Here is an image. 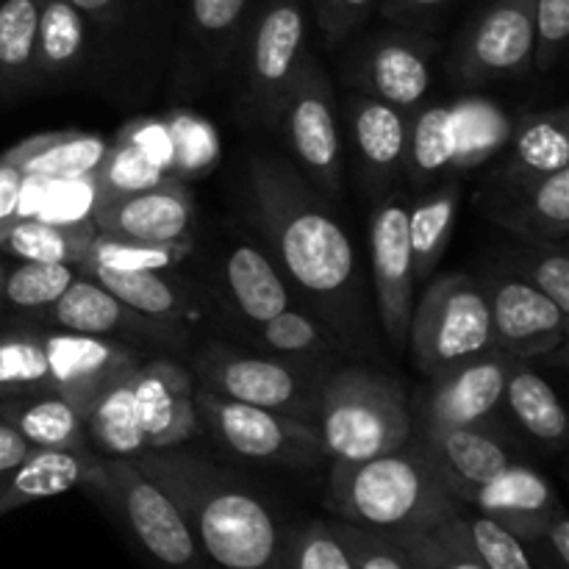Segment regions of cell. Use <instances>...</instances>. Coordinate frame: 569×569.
Here are the masks:
<instances>
[{"label": "cell", "instance_id": "1", "mask_svg": "<svg viewBox=\"0 0 569 569\" xmlns=\"http://www.w3.org/2000/svg\"><path fill=\"white\" fill-rule=\"evenodd\" d=\"M256 214L289 281L306 295L339 348L367 342V306L356 250L322 192L292 164L256 159L250 172Z\"/></svg>", "mask_w": 569, "mask_h": 569}, {"label": "cell", "instance_id": "2", "mask_svg": "<svg viewBox=\"0 0 569 569\" xmlns=\"http://www.w3.org/2000/svg\"><path fill=\"white\" fill-rule=\"evenodd\" d=\"M133 461L176 503L211 569H289L292 533L244 478L178 448Z\"/></svg>", "mask_w": 569, "mask_h": 569}, {"label": "cell", "instance_id": "3", "mask_svg": "<svg viewBox=\"0 0 569 569\" xmlns=\"http://www.w3.org/2000/svg\"><path fill=\"white\" fill-rule=\"evenodd\" d=\"M328 509L345 522L387 533H426L461 515L428 450L411 433L403 448L367 461H331Z\"/></svg>", "mask_w": 569, "mask_h": 569}, {"label": "cell", "instance_id": "4", "mask_svg": "<svg viewBox=\"0 0 569 569\" xmlns=\"http://www.w3.org/2000/svg\"><path fill=\"white\" fill-rule=\"evenodd\" d=\"M317 433L331 461H367L403 448L415 433L406 389L372 367L331 370L317 403Z\"/></svg>", "mask_w": 569, "mask_h": 569}, {"label": "cell", "instance_id": "5", "mask_svg": "<svg viewBox=\"0 0 569 569\" xmlns=\"http://www.w3.org/2000/svg\"><path fill=\"white\" fill-rule=\"evenodd\" d=\"M409 348L426 378L498 350L483 283L467 272H448L428 283L411 311Z\"/></svg>", "mask_w": 569, "mask_h": 569}, {"label": "cell", "instance_id": "6", "mask_svg": "<svg viewBox=\"0 0 569 569\" xmlns=\"http://www.w3.org/2000/svg\"><path fill=\"white\" fill-rule=\"evenodd\" d=\"M331 372L272 353H250L231 345H209L194 356L198 387L259 409L281 411L315 426L320 389Z\"/></svg>", "mask_w": 569, "mask_h": 569}, {"label": "cell", "instance_id": "7", "mask_svg": "<svg viewBox=\"0 0 569 569\" xmlns=\"http://www.w3.org/2000/svg\"><path fill=\"white\" fill-rule=\"evenodd\" d=\"M89 492L120 517L159 569H211L181 511L133 459L103 456V472Z\"/></svg>", "mask_w": 569, "mask_h": 569}, {"label": "cell", "instance_id": "8", "mask_svg": "<svg viewBox=\"0 0 569 569\" xmlns=\"http://www.w3.org/2000/svg\"><path fill=\"white\" fill-rule=\"evenodd\" d=\"M194 409L200 426L239 459L300 472L317 470L326 461L320 433L311 422L220 398L198 383H194Z\"/></svg>", "mask_w": 569, "mask_h": 569}, {"label": "cell", "instance_id": "9", "mask_svg": "<svg viewBox=\"0 0 569 569\" xmlns=\"http://www.w3.org/2000/svg\"><path fill=\"white\" fill-rule=\"evenodd\" d=\"M278 126L287 133L300 172L322 194L337 198L342 192V139H339L337 94H333L328 72L311 56H303V64L283 100Z\"/></svg>", "mask_w": 569, "mask_h": 569}, {"label": "cell", "instance_id": "10", "mask_svg": "<svg viewBox=\"0 0 569 569\" xmlns=\"http://www.w3.org/2000/svg\"><path fill=\"white\" fill-rule=\"evenodd\" d=\"M431 37L415 31H383L356 44L345 59L342 76L353 92L398 106L403 111L420 109L431 89Z\"/></svg>", "mask_w": 569, "mask_h": 569}, {"label": "cell", "instance_id": "11", "mask_svg": "<svg viewBox=\"0 0 569 569\" xmlns=\"http://www.w3.org/2000/svg\"><path fill=\"white\" fill-rule=\"evenodd\" d=\"M409 200L400 192L387 194L372 211L370 259L378 317L392 350L409 348V326L415 311V267L409 248Z\"/></svg>", "mask_w": 569, "mask_h": 569}, {"label": "cell", "instance_id": "12", "mask_svg": "<svg viewBox=\"0 0 569 569\" xmlns=\"http://www.w3.org/2000/svg\"><path fill=\"white\" fill-rule=\"evenodd\" d=\"M492 317L495 348L517 361L559 350L567 339V315L517 272L498 270L481 278Z\"/></svg>", "mask_w": 569, "mask_h": 569}, {"label": "cell", "instance_id": "13", "mask_svg": "<svg viewBox=\"0 0 569 569\" xmlns=\"http://www.w3.org/2000/svg\"><path fill=\"white\" fill-rule=\"evenodd\" d=\"M303 50L306 14L298 0H270L248 50V100L267 126H278L289 87L303 64Z\"/></svg>", "mask_w": 569, "mask_h": 569}, {"label": "cell", "instance_id": "14", "mask_svg": "<svg viewBox=\"0 0 569 569\" xmlns=\"http://www.w3.org/2000/svg\"><path fill=\"white\" fill-rule=\"evenodd\" d=\"M509 365L511 356L492 350L442 376L428 378L426 387L411 400L415 422L500 428L498 411L503 406Z\"/></svg>", "mask_w": 569, "mask_h": 569}, {"label": "cell", "instance_id": "15", "mask_svg": "<svg viewBox=\"0 0 569 569\" xmlns=\"http://www.w3.org/2000/svg\"><path fill=\"white\" fill-rule=\"evenodd\" d=\"M533 64V0H495L467 31L453 76L465 87L511 78Z\"/></svg>", "mask_w": 569, "mask_h": 569}, {"label": "cell", "instance_id": "16", "mask_svg": "<svg viewBox=\"0 0 569 569\" xmlns=\"http://www.w3.org/2000/svg\"><path fill=\"white\" fill-rule=\"evenodd\" d=\"M44 356L50 389L70 400L83 417L111 383L131 376L139 367V356L131 345L61 328H44Z\"/></svg>", "mask_w": 569, "mask_h": 569}, {"label": "cell", "instance_id": "17", "mask_svg": "<svg viewBox=\"0 0 569 569\" xmlns=\"http://www.w3.org/2000/svg\"><path fill=\"white\" fill-rule=\"evenodd\" d=\"M415 437L428 450L459 503H465L472 489L520 461L511 439L503 437V428L415 422Z\"/></svg>", "mask_w": 569, "mask_h": 569}, {"label": "cell", "instance_id": "18", "mask_svg": "<svg viewBox=\"0 0 569 569\" xmlns=\"http://www.w3.org/2000/svg\"><path fill=\"white\" fill-rule=\"evenodd\" d=\"M94 231L144 242H189L194 226V200L178 178L142 192L103 198L94 206Z\"/></svg>", "mask_w": 569, "mask_h": 569}, {"label": "cell", "instance_id": "19", "mask_svg": "<svg viewBox=\"0 0 569 569\" xmlns=\"http://www.w3.org/2000/svg\"><path fill=\"white\" fill-rule=\"evenodd\" d=\"M483 211L522 242L567 244L569 167L528 183H489Z\"/></svg>", "mask_w": 569, "mask_h": 569}, {"label": "cell", "instance_id": "20", "mask_svg": "<svg viewBox=\"0 0 569 569\" xmlns=\"http://www.w3.org/2000/svg\"><path fill=\"white\" fill-rule=\"evenodd\" d=\"M465 503L472 506L478 515L500 522L520 542H537L548 531L553 517L565 511L553 483L526 461H515L487 483L472 489Z\"/></svg>", "mask_w": 569, "mask_h": 569}, {"label": "cell", "instance_id": "21", "mask_svg": "<svg viewBox=\"0 0 569 569\" xmlns=\"http://www.w3.org/2000/svg\"><path fill=\"white\" fill-rule=\"evenodd\" d=\"M133 400L148 450L181 448L198 433L194 378L172 361L156 359L133 372Z\"/></svg>", "mask_w": 569, "mask_h": 569}, {"label": "cell", "instance_id": "22", "mask_svg": "<svg viewBox=\"0 0 569 569\" xmlns=\"http://www.w3.org/2000/svg\"><path fill=\"white\" fill-rule=\"evenodd\" d=\"M48 326L61 328L72 333H89V337H139V339H159V342H172L183 333V328L167 326V322L150 320L139 315L131 306L122 303L120 298L100 287L94 278L78 272L76 281L64 289L59 300L44 311Z\"/></svg>", "mask_w": 569, "mask_h": 569}, {"label": "cell", "instance_id": "23", "mask_svg": "<svg viewBox=\"0 0 569 569\" xmlns=\"http://www.w3.org/2000/svg\"><path fill=\"white\" fill-rule=\"evenodd\" d=\"M345 117L350 122L365 181L372 189H389L403 176L409 111L350 89L345 98Z\"/></svg>", "mask_w": 569, "mask_h": 569}, {"label": "cell", "instance_id": "24", "mask_svg": "<svg viewBox=\"0 0 569 569\" xmlns=\"http://www.w3.org/2000/svg\"><path fill=\"white\" fill-rule=\"evenodd\" d=\"M100 472H103V456L94 453L92 448H31L14 470L6 472L3 489H0V517L37 500L64 495L76 487L92 489Z\"/></svg>", "mask_w": 569, "mask_h": 569}, {"label": "cell", "instance_id": "25", "mask_svg": "<svg viewBox=\"0 0 569 569\" xmlns=\"http://www.w3.org/2000/svg\"><path fill=\"white\" fill-rule=\"evenodd\" d=\"M569 167V114L567 109L531 114L515 128L511 153L489 183H528Z\"/></svg>", "mask_w": 569, "mask_h": 569}, {"label": "cell", "instance_id": "26", "mask_svg": "<svg viewBox=\"0 0 569 569\" xmlns=\"http://www.w3.org/2000/svg\"><path fill=\"white\" fill-rule=\"evenodd\" d=\"M0 417L20 433L28 448L81 450L89 448L83 415L53 389L14 395L0 400Z\"/></svg>", "mask_w": 569, "mask_h": 569}, {"label": "cell", "instance_id": "27", "mask_svg": "<svg viewBox=\"0 0 569 569\" xmlns=\"http://www.w3.org/2000/svg\"><path fill=\"white\" fill-rule=\"evenodd\" d=\"M81 272L150 320L183 328L200 315V303L192 289L170 272H120L103 267H83Z\"/></svg>", "mask_w": 569, "mask_h": 569}, {"label": "cell", "instance_id": "28", "mask_svg": "<svg viewBox=\"0 0 569 569\" xmlns=\"http://www.w3.org/2000/svg\"><path fill=\"white\" fill-rule=\"evenodd\" d=\"M109 144L111 142H106L103 137L87 131L37 133V137L6 150L3 159L14 164L26 178H42V181L83 178L94 176Z\"/></svg>", "mask_w": 569, "mask_h": 569}, {"label": "cell", "instance_id": "29", "mask_svg": "<svg viewBox=\"0 0 569 569\" xmlns=\"http://www.w3.org/2000/svg\"><path fill=\"white\" fill-rule=\"evenodd\" d=\"M226 289L233 309L253 328L292 306L289 283L276 270L270 256L253 244H237L228 253Z\"/></svg>", "mask_w": 569, "mask_h": 569}, {"label": "cell", "instance_id": "30", "mask_svg": "<svg viewBox=\"0 0 569 569\" xmlns=\"http://www.w3.org/2000/svg\"><path fill=\"white\" fill-rule=\"evenodd\" d=\"M461 131L456 109L448 106H420L409 114L403 176L415 187H431L445 170L459 167Z\"/></svg>", "mask_w": 569, "mask_h": 569}, {"label": "cell", "instance_id": "31", "mask_svg": "<svg viewBox=\"0 0 569 569\" xmlns=\"http://www.w3.org/2000/svg\"><path fill=\"white\" fill-rule=\"evenodd\" d=\"M94 222L83 226H56L39 217H14L0 226V256L14 261H44V264H81Z\"/></svg>", "mask_w": 569, "mask_h": 569}, {"label": "cell", "instance_id": "32", "mask_svg": "<svg viewBox=\"0 0 569 569\" xmlns=\"http://www.w3.org/2000/svg\"><path fill=\"white\" fill-rule=\"evenodd\" d=\"M461 183L448 178L409 206V248L415 283H426L448 250L459 214Z\"/></svg>", "mask_w": 569, "mask_h": 569}, {"label": "cell", "instance_id": "33", "mask_svg": "<svg viewBox=\"0 0 569 569\" xmlns=\"http://www.w3.org/2000/svg\"><path fill=\"white\" fill-rule=\"evenodd\" d=\"M503 406L511 411L517 426L537 439L545 448H565L567 439V415L561 409L556 389L545 381L539 372L528 367V361L511 359L509 376H506Z\"/></svg>", "mask_w": 569, "mask_h": 569}, {"label": "cell", "instance_id": "34", "mask_svg": "<svg viewBox=\"0 0 569 569\" xmlns=\"http://www.w3.org/2000/svg\"><path fill=\"white\" fill-rule=\"evenodd\" d=\"M89 448L111 459H137L148 450L137 400H133V372L111 383L83 417Z\"/></svg>", "mask_w": 569, "mask_h": 569}, {"label": "cell", "instance_id": "35", "mask_svg": "<svg viewBox=\"0 0 569 569\" xmlns=\"http://www.w3.org/2000/svg\"><path fill=\"white\" fill-rule=\"evenodd\" d=\"M87 17L70 0H42L33 78L70 76L87 53Z\"/></svg>", "mask_w": 569, "mask_h": 569}, {"label": "cell", "instance_id": "36", "mask_svg": "<svg viewBox=\"0 0 569 569\" xmlns=\"http://www.w3.org/2000/svg\"><path fill=\"white\" fill-rule=\"evenodd\" d=\"M39 389H50L44 328L14 317L0 326V400Z\"/></svg>", "mask_w": 569, "mask_h": 569}, {"label": "cell", "instance_id": "37", "mask_svg": "<svg viewBox=\"0 0 569 569\" xmlns=\"http://www.w3.org/2000/svg\"><path fill=\"white\" fill-rule=\"evenodd\" d=\"M78 267L72 264H44V261H17L6 264L0 281V311L11 317H44V311L64 295V289L76 281Z\"/></svg>", "mask_w": 569, "mask_h": 569}, {"label": "cell", "instance_id": "38", "mask_svg": "<svg viewBox=\"0 0 569 569\" xmlns=\"http://www.w3.org/2000/svg\"><path fill=\"white\" fill-rule=\"evenodd\" d=\"M256 331H259L261 342H264L272 353L283 356V359L300 361V365L317 367V370L326 372H331L328 365H331V361L337 359L339 350H342L337 339L331 337V331H328L315 315L298 311L292 309V306L283 309L281 315L272 317V320L256 326Z\"/></svg>", "mask_w": 569, "mask_h": 569}, {"label": "cell", "instance_id": "39", "mask_svg": "<svg viewBox=\"0 0 569 569\" xmlns=\"http://www.w3.org/2000/svg\"><path fill=\"white\" fill-rule=\"evenodd\" d=\"M189 253H192V239L189 242H144V239L94 231L78 270L103 267V270L120 272H172L189 259Z\"/></svg>", "mask_w": 569, "mask_h": 569}, {"label": "cell", "instance_id": "40", "mask_svg": "<svg viewBox=\"0 0 569 569\" xmlns=\"http://www.w3.org/2000/svg\"><path fill=\"white\" fill-rule=\"evenodd\" d=\"M42 0H0V92L11 94L33 78Z\"/></svg>", "mask_w": 569, "mask_h": 569}, {"label": "cell", "instance_id": "41", "mask_svg": "<svg viewBox=\"0 0 569 569\" xmlns=\"http://www.w3.org/2000/svg\"><path fill=\"white\" fill-rule=\"evenodd\" d=\"M392 539L409 559L411 569H487L472 553L461 528V515L426 533H395Z\"/></svg>", "mask_w": 569, "mask_h": 569}, {"label": "cell", "instance_id": "42", "mask_svg": "<svg viewBox=\"0 0 569 569\" xmlns=\"http://www.w3.org/2000/svg\"><path fill=\"white\" fill-rule=\"evenodd\" d=\"M170 128V176L178 181L200 178L220 161V137L214 126L192 111H172L164 117Z\"/></svg>", "mask_w": 569, "mask_h": 569}, {"label": "cell", "instance_id": "43", "mask_svg": "<svg viewBox=\"0 0 569 569\" xmlns=\"http://www.w3.org/2000/svg\"><path fill=\"white\" fill-rule=\"evenodd\" d=\"M503 270L517 272L569 315V256L567 244L522 242L503 256Z\"/></svg>", "mask_w": 569, "mask_h": 569}, {"label": "cell", "instance_id": "44", "mask_svg": "<svg viewBox=\"0 0 569 569\" xmlns=\"http://www.w3.org/2000/svg\"><path fill=\"white\" fill-rule=\"evenodd\" d=\"M37 189V203L26 217H39V220L56 222V226H83L92 222L94 206H98V183L92 176L83 178H56V181H42L33 178Z\"/></svg>", "mask_w": 569, "mask_h": 569}, {"label": "cell", "instance_id": "45", "mask_svg": "<svg viewBox=\"0 0 569 569\" xmlns=\"http://www.w3.org/2000/svg\"><path fill=\"white\" fill-rule=\"evenodd\" d=\"M92 178L94 183H98V200H103L117 198V194L142 192V189H150L156 187V183L167 181L170 176H167L164 170H159L156 164H150V161L144 159V156H139L133 148H128V144L114 139Z\"/></svg>", "mask_w": 569, "mask_h": 569}, {"label": "cell", "instance_id": "46", "mask_svg": "<svg viewBox=\"0 0 569 569\" xmlns=\"http://www.w3.org/2000/svg\"><path fill=\"white\" fill-rule=\"evenodd\" d=\"M461 528H465L472 553L487 569H533V559L526 545L515 533L506 531L500 522L483 515L467 517L461 511Z\"/></svg>", "mask_w": 569, "mask_h": 569}, {"label": "cell", "instance_id": "47", "mask_svg": "<svg viewBox=\"0 0 569 569\" xmlns=\"http://www.w3.org/2000/svg\"><path fill=\"white\" fill-rule=\"evenodd\" d=\"M333 533L348 550L353 569H411L403 550L387 537V533L370 531V528L353 526V522H331Z\"/></svg>", "mask_w": 569, "mask_h": 569}, {"label": "cell", "instance_id": "48", "mask_svg": "<svg viewBox=\"0 0 569 569\" xmlns=\"http://www.w3.org/2000/svg\"><path fill=\"white\" fill-rule=\"evenodd\" d=\"M289 569H353V561L333 533L331 522L315 520L303 531L292 533Z\"/></svg>", "mask_w": 569, "mask_h": 569}, {"label": "cell", "instance_id": "49", "mask_svg": "<svg viewBox=\"0 0 569 569\" xmlns=\"http://www.w3.org/2000/svg\"><path fill=\"white\" fill-rule=\"evenodd\" d=\"M569 39V0H533V67L553 70Z\"/></svg>", "mask_w": 569, "mask_h": 569}, {"label": "cell", "instance_id": "50", "mask_svg": "<svg viewBox=\"0 0 569 569\" xmlns=\"http://www.w3.org/2000/svg\"><path fill=\"white\" fill-rule=\"evenodd\" d=\"M378 0H311L317 26L328 48H339L359 26H365Z\"/></svg>", "mask_w": 569, "mask_h": 569}, {"label": "cell", "instance_id": "51", "mask_svg": "<svg viewBox=\"0 0 569 569\" xmlns=\"http://www.w3.org/2000/svg\"><path fill=\"white\" fill-rule=\"evenodd\" d=\"M248 0H189V14L198 37L209 44L228 42L242 22Z\"/></svg>", "mask_w": 569, "mask_h": 569}, {"label": "cell", "instance_id": "52", "mask_svg": "<svg viewBox=\"0 0 569 569\" xmlns=\"http://www.w3.org/2000/svg\"><path fill=\"white\" fill-rule=\"evenodd\" d=\"M117 142L133 148L139 156H144L150 164H156L159 170H164L167 176H170L172 142L164 117H139V120H131L128 126H122L120 133H117Z\"/></svg>", "mask_w": 569, "mask_h": 569}, {"label": "cell", "instance_id": "53", "mask_svg": "<svg viewBox=\"0 0 569 569\" xmlns=\"http://www.w3.org/2000/svg\"><path fill=\"white\" fill-rule=\"evenodd\" d=\"M448 3L450 0H383L381 14L395 26L417 28L437 20Z\"/></svg>", "mask_w": 569, "mask_h": 569}, {"label": "cell", "instance_id": "54", "mask_svg": "<svg viewBox=\"0 0 569 569\" xmlns=\"http://www.w3.org/2000/svg\"><path fill=\"white\" fill-rule=\"evenodd\" d=\"M22 183H26V176L0 156V226L20 217Z\"/></svg>", "mask_w": 569, "mask_h": 569}, {"label": "cell", "instance_id": "55", "mask_svg": "<svg viewBox=\"0 0 569 569\" xmlns=\"http://www.w3.org/2000/svg\"><path fill=\"white\" fill-rule=\"evenodd\" d=\"M531 545H539V548L553 559L556 569H569V520L565 511L556 515L553 522L548 526V531Z\"/></svg>", "mask_w": 569, "mask_h": 569}, {"label": "cell", "instance_id": "56", "mask_svg": "<svg viewBox=\"0 0 569 569\" xmlns=\"http://www.w3.org/2000/svg\"><path fill=\"white\" fill-rule=\"evenodd\" d=\"M28 442L9 426V422L0 417V476H6L9 470H14L28 453Z\"/></svg>", "mask_w": 569, "mask_h": 569}, {"label": "cell", "instance_id": "57", "mask_svg": "<svg viewBox=\"0 0 569 569\" xmlns=\"http://www.w3.org/2000/svg\"><path fill=\"white\" fill-rule=\"evenodd\" d=\"M78 11H81L87 20L103 22V26H111L117 22V17L122 14V6L126 0H70Z\"/></svg>", "mask_w": 569, "mask_h": 569}, {"label": "cell", "instance_id": "58", "mask_svg": "<svg viewBox=\"0 0 569 569\" xmlns=\"http://www.w3.org/2000/svg\"><path fill=\"white\" fill-rule=\"evenodd\" d=\"M3 272H6V261H3V256H0V281H3Z\"/></svg>", "mask_w": 569, "mask_h": 569}, {"label": "cell", "instance_id": "59", "mask_svg": "<svg viewBox=\"0 0 569 569\" xmlns=\"http://www.w3.org/2000/svg\"><path fill=\"white\" fill-rule=\"evenodd\" d=\"M3 478H6V476H0V489H3Z\"/></svg>", "mask_w": 569, "mask_h": 569}]
</instances>
